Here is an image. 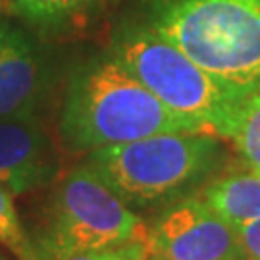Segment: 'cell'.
I'll list each match as a JSON object with an SVG mask.
<instances>
[{
  "mask_svg": "<svg viewBox=\"0 0 260 260\" xmlns=\"http://www.w3.org/2000/svg\"><path fill=\"white\" fill-rule=\"evenodd\" d=\"M143 23L223 83L260 89V0H141Z\"/></svg>",
  "mask_w": 260,
  "mask_h": 260,
  "instance_id": "2",
  "label": "cell"
},
{
  "mask_svg": "<svg viewBox=\"0 0 260 260\" xmlns=\"http://www.w3.org/2000/svg\"><path fill=\"white\" fill-rule=\"evenodd\" d=\"M114 0H6L14 14L31 27L58 33L99 16Z\"/></svg>",
  "mask_w": 260,
  "mask_h": 260,
  "instance_id": "10",
  "label": "cell"
},
{
  "mask_svg": "<svg viewBox=\"0 0 260 260\" xmlns=\"http://www.w3.org/2000/svg\"><path fill=\"white\" fill-rule=\"evenodd\" d=\"M60 158L37 116L0 121V185L14 197L54 181Z\"/></svg>",
  "mask_w": 260,
  "mask_h": 260,
  "instance_id": "8",
  "label": "cell"
},
{
  "mask_svg": "<svg viewBox=\"0 0 260 260\" xmlns=\"http://www.w3.org/2000/svg\"><path fill=\"white\" fill-rule=\"evenodd\" d=\"M50 70L27 31L0 19V121L37 116Z\"/></svg>",
  "mask_w": 260,
  "mask_h": 260,
  "instance_id": "7",
  "label": "cell"
},
{
  "mask_svg": "<svg viewBox=\"0 0 260 260\" xmlns=\"http://www.w3.org/2000/svg\"><path fill=\"white\" fill-rule=\"evenodd\" d=\"M116 58L160 103L203 133L228 139L251 93L214 77L203 66L145 23H129L112 39Z\"/></svg>",
  "mask_w": 260,
  "mask_h": 260,
  "instance_id": "3",
  "label": "cell"
},
{
  "mask_svg": "<svg viewBox=\"0 0 260 260\" xmlns=\"http://www.w3.org/2000/svg\"><path fill=\"white\" fill-rule=\"evenodd\" d=\"M201 199L233 225L260 218V174H230L214 179Z\"/></svg>",
  "mask_w": 260,
  "mask_h": 260,
  "instance_id": "9",
  "label": "cell"
},
{
  "mask_svg": "<svg viewBox=\"0 0 260 260\" xmlns=\"http://www.w3.org/2000/svg\"><path fill=\"white\" fill-rule=\"evenodd\" d=\"M168 131L203 133L164 106L116 58H96L72 74L58 123L70 152H93Z\"/></svg>",
  "mask_w": 260,
  "mask_h": 260,
  "instance_id": "1",
  "label": "cell"
},
{
  "mask_svg": "<svg viewBox=\"0 0 260 260\" xmlns=\"http://www.w3.org/2000/svg\"><path fill=\"white\" fill-rule=\"evenodd\" d=\"M141 260H166V258H162V256H158V254H152V252L145 251V254H143V258Z\"/></svg>",
  "mask_w": 260,
  "mask_h": 260,
  "instance_id": "15",
  "label": "cell"
},
{
  "mask_svg": "<svg viewBox=\"0 0 260 260\" xmlns=\"http://www.w3.org/2000/svg\"><path fill=\"white\" fill-rule=\"evenodd\" d=\"M147 251L145 245H133V247H123V249H114V251H101V252H83L68 256L64 260H141Z\"/></svg>",
  "mask_w": 260,
  "mask_h": 260,
  "instance_id": "13",
  "label": "cell"
},
{
  "mask_svg": "<svg viewBox=\"0 0 260 260\" xmlns=\"http://www.w3.org/2000/svg\"><path fill=\"white\" fill-rule=\"evenodd\" d=\"M145 247L166 260H245L239 228L203 199L168 208L149 228Z\"/></svg>",
  "mask_w": 260,
  "mask_h": 260,
  "instance_id": "6",
  "label": "cell"
},
{
  "mask_svg": "<svg viewBox=\"0 0 260 260\" xmlns=\"http://www.w3.org/2000/svg\"><path fill=\"white\" fill-rule=\"evenodd\" d=\"M220 160L218 137L168 131L93 150L83 164L131 208H154L187 195Z\"/></svg>",
  "mask_w": 260,
  "mask_h": 260,
  "instance_id": "4",
  "label": "cell"
},
{
  "mask_svg": "<svg viewBox=\"0 0 260 260\" xmlns=\"http://www.w3.org/2000/svg\"><path fill=\"white\" fill-rule=\"evenodd\" d=\"M4 4H6V0H0V19H2V10H4Z\"/></svg>",
  "mask_w": 260,
  "mask_h": 260,
  "instance_id": "16",
  "label": "cell"
},
{
  "mask_svg": "<svg viewBox=\"0 0 260 260\" xmlns=\"http://www.w3.org/2000/svg\"><path fill=\"white\" fill-rule=\"evenodd\" d=\"M245 260H260V218L239 225Z\"/></svg>",
  "mask_w": 260,
  "mask_h": 260,
  "instance_id": "14",
  "label": "cell"
},
{
  "mask_svg": "<svg viewBox=\"0 0 260 260\" xmlns=\"http://www.w3.org/2000/svg\"><path fill=\"white\" fill-rule=\"evenodd\" d=\"M0 260H8L6 256H4V252H2V251H0Z\"/></svg>",
  "mask_w": 260,
  "mask_h": 260,
  "instance_id": "17",
  "label": "cell"
},
{
  "mask_svg": "<svg viewBox=\"0 0 260 260\" xmlns=\"http://www.w3.org/2000/svg\"><path fill=\"white\" fill-rule=\"evenodd\" d=\"M0 247L8 249L16 260H41L14 205V195L0 185Z\"/></svg>",
  "mask_w": 260,
  "mask_h": 260,
  "instance_id": "12",
  "label": "cell"
},
{
  "mask_svg": "<svg viewBox=\"0 0 260 260\" xmlns=\"http://www.w3.org/2000/svg\"><path fill=\"white\" fill-rule=\"evenodd\" d=\"M149 225L87 164L56 187L37 237L41 260L114 251L147 243Z\"/></svg>",
  "mask_w": 260,
  "mask_h": 260,
  "instance_id": "5",
  "label": "cell"
},
{
  "mask_svg": "<svg viewBox=\"0 0 260 260\" xmlns=\"http://www.w3.org/2000/svg\"><path fill=\"white\" fill-rule=\"evenodd\" d=\"M225 141L232 143L249 172L260 174V89L243 101Z\"/></svg>",
  "mask_w": 260,
  "mask_h": 260,
  "instance_id": "11",
  "label": "cell"
}]
</instances>
